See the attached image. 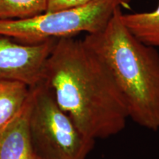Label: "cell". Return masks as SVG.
Returning <instances> with one entry per match:
<instances>
[{
  "instance_id": "obj_8",
  "label": "cell",
  "mask_w": 159,
  "mask_h": 159,
  "mask_svg": "<svg viewBox=\"0 0 159 159\" xmlns=\"http://www.w3.org/2000/svg\"><path fill=\"white\" fill-rule=\"evenodd\" d=\"M121 19L128 30L141 42L159 48V2L153 11L122 13Z\"/></svg>"
},
{
  "instance_id": "obj_4",
  "label": "cell",
  "mask_w": 159,
  "mask_h": 159,
  "mask_svg": "<svg viewBox=\"0 0 159 159\" xmlns=\"http://www.w3.org/2000/svg\"><path fill=\"white\" fill-rule=\"evenodd\" d=\"M130 1L92 0L79 7L45 12L29 19L0 20V35L33 45L80 33L93 34L104 29L117 7H127Z\"/></svg>"
},
{
  "instance_id": "obj_3",
  "label": "cell",
  "mask_w": 159,
  "mask_h": 159,
  "mask_svg": "<svg viewBox=\"0 0 159 159\" xmlns=\"http://www.w3.org/2000/svg\"><path fill=\"white\" fill-rule=\"evenodd\" d=\"M28 130L41 159H86L95 141L87 137L56 102L42 83L32 87Z\"/></svg>"
},
{
  "instance_id": "obj_7",
  "label": "cell",
  "mask_w": 159,
  "mask_h": 159,
  "mask_svg": "<svg viewBox=\"0 0 159 159\" xmlns=\"http://www.w3.org/2000/svg\"><path fill=\"white\" fill-rule=\"evenodd\" d=\"M30 94L25 83L0 80V130L21 112Z\"/></svg>"
},
{
  "instance_id": "obj_11",
  "label": "cell",
  "mask_w": 159,
  "mask_h": 159,
  "mask_svg": "<svg viewBox=\"0 0 159 159\" xmlns=\"http://www.w3.org/2000/svg\"><path fill=\"white\" fill-rule=\"evenodd\" d=\"M35 159H41V158H37V157H35Z\"/></svg>"
},
{
  "instance_id": "obj_10",
  "label": "cell",
  "mask_w": 159,
  "mask_h": 159,
  "mask_svg": "<svg viewBox=\"0 0 159 159\" xmlns=\"http://www.w3.org/2000/svg\"><path fill=\"white\" fill-rule=\"evenodd\" d=\"M92 0H47L46 12H55L85 5Z\"/></svg>"
},
{
  "instance_id": "obj_6",
  "label": "cell",
  "mask_w": 159,
  "mask_h": 159,
  "mask_svg": "<svg viewBox=\"0 0 159 159\" xmlns=\"http://www.w3.org/2000/svg\"><path fill=\"white\" fill-rule=\"evenodd\" d=\"M31 89L25 107L0 130V159H35L28 130Z\"/></svg>"
},
{
  "instance_id": "obj_1",
  "label": "cell",
  "mask_w": 159,
  "mask_h": 159,
  "mask_svg": "<svg viewBox=\"0 0 159 159\" xmlns=\"http://www.w3.org/2000/svg\"><path fill=\"white\" fill-rule=\"evenodd\" d=\"M41 83L85 136L110 138L124 130L126 102L106 66L83 39L57 40Z\"/></svg>"
},
{
  "instance_id": "obj_5",
  "label": "cell",
  "mask_w": 159,
  "mask_h": 159,
  "mask_svg": "<svg viewBox=\"0 0 159 159\" xmlns=\"http://www.w3.org/2000/svg\"><path fill=\"white\" fill-rule=\"evenodd\" d=\"M57 40L29 45L0 35V80L19 81L30 88L39 84L46 61Z\"/></svg>"
},
{
  "instance_id": "obj_2",
  "label": "cell",
  "mask_w": 159,
  "mask_h": 159,
  "mask_svg": "<svg viewBox=\"0 0 159 159\" xmlns=\"http://www.w3.org/2000/svg\"><path fill=\"white\" fill-rule=\"evenodd\" d=\"M122 7L115 10L104 29L83 41L106 66L122 93L129 119L159 130V53L136 39L123 24Z\"/></svg>"
},
{
  "instance_id": "obj_9",
  "label": "cell",
  "mask_w": 159,
  "mask_h": 159,
  "mask_svg": "<svg viewBox=\"0 0 159 159\" xmlns=\"http://www.w3.org/2000/svg\"><path fill=\"white\" fill-rule=\"evenodd\" d=\"M47 8V0H0V20L29 19Z\"/></svg>"
}]
</instances>
